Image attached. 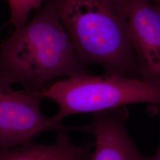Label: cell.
Wrapping results in <instances>:
<instances>
[{
    "instance_id": "2",
    "label": "cell",
    "mask_w": 160,
    "mask_h": 160,
    "mask_svg": "<svg viewBox=\"0 0 160 160\" xmlns=\"http://www.w3.org/2000/svg\"><path fill=\"white\" fill-rule=\"evenodd\" d=\"M82 65L139 78L128 22V0H53Z\"/></svg>"
},
{
    "instance_id": "3",
    "label": "cell",
    "mask_w": 160,
    "mask_h": 160,
    "mask_svg": "<svg viewBox=\"0 0 160 160\" xmlns=\"http://www.w3.org/2000/svg\"><path fill=\"white\" fill-rule=\"evenodd\" d=\"M40 93L57 103L59 112L53 117L59 122L71 115L93 114L131 104L160 106V83L116 75L86 74L68 78Z\"/></svg>"
},
{
    "instance_id": "1",
    "label": "cell",
    "mask_w": 160,
    "mask_h": 160,
    "mask_svg": "<svg viewBox=\"0 0 160 160\" xmlns=\"http://www.w3.org/2000/svg\"><path fill=\"white\" fill-rule=\"evenodd\" d=\"M86 74L53 2L0 45V81L7 84L40 92L55 78Z\"/></svg>"
},
{
    "instance_id": "9",
    "label": "cell",
    "mask_w": 160,
    "mask_h": 160,
    "mask_svg": "<svg viewBox=\"0 0 160 160\" xmlns=\"http://www.w3.org/2000/svg\"><path fill=\"white\" fill-rule=\"evenodd\" d=\"M149 112L151 113L153 115H157L158 117L160 122V106L152 105V106L149 109ZM152 160H160V145L158 152L154 157H152Z\"/></svg>"
},
{
    "instance_id": "4",
    "label": "cell",
    "mask_w": 160,
    "mask_h": 160,
    "mask_svg": "<svg viewBox=\"0 0 160 160\" xmlns=\"http://www.w3.org/2000/svg\"><path fill=\"white\" fill-rule=\"evenodd\" d=\"M40 92L16 91L0 81V147H15L31 142L43 132L82 131L85 126L63 125L40 112Z\"/></svg>"
},
{
    "instance_id": "6",
    "label": "cell",
    "mask_w": 160,
    "mask_h": 160,
    "mask_svg": "<svg viewBox=\"0 0 160 160\" xmlns=\"http://www.w3.org/2000/svg\"><path fill=\"white\" fill-rule=\"evenodd\" d=\"M128 117L126 106L93 113L92 122L86 125V132L96 138L89 160H152L132 139L126 128Z\"/></svg>"
},
{
    "instance_id": "5",
    "label": "cell",
    "mask_w": 160,
    "mask_h": 160,
    "mask_svg": "<svg viewBox=\"0 0 160 160\" xmlns=\"http://www.w3.org/2000/svg\"><path fill=\"white\" fill-rule=\"evenodd\" d=\"M128 22L141 77L160 83V6L128 0Z\"/></svg>"
},
{
    "instance_id": "10",
    "label": "cell",
    "mask_w": 160,
    "mask_h": 160,
    "mask_svg": "<svg viewBox=\"0 0 160 160\" xmlns=\"http://www.w3.org/2000/svg\"><path fill=\"white\" fill-rule=\"evenodd\" d=\"M156 1H157L158 2V4L160 6V0H155Z\"/></svg>"
},
{
    "instance_id": "8",
    "label": "cell",
    "mask_w": 160,
    "mask_h": 160,
    "mask_svg": "<svg viewBox=\"0 0 160 160\" xmlns=\"http://www.w3.org/2000/svg\"><path fill=\"white\" fill-rule=\"evenodd\" d=\"M10 7V22L16 29L23 26L31 10L39 8L45 0H8Z\"/></svg>"
},
{
    "instance_id": "7",
    "label": "cell",
    "mask_w": 160,
    "mask_h": 160,
    "mask_svg": "<svg viewBox=\"0 0 160 160\" xmlns=\"http://www.w3.org/2000/svg\"><path fill=\"white\" fill-rule=\"evenodd\" d=\"M94 143L76 145L65 132L51 145L29 142L15 147H0V160H89Z\"/></svg>"
}]
</instances>
